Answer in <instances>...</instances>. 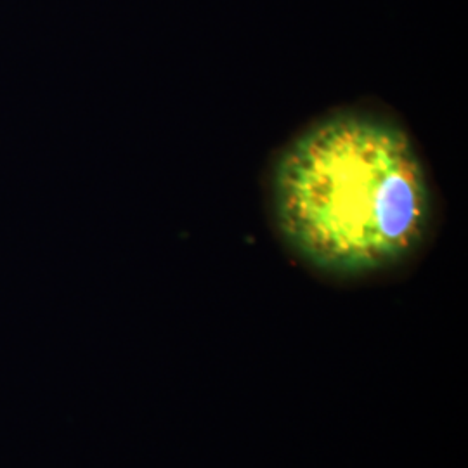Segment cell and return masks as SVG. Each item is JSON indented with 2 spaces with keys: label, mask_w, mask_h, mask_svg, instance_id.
Returning a JSON list of instances; mask_svg holds the SVG:
<instances>
[{
  "label": "cell",
  "mask_w": 468,
  "mask_h": 468,
  "mask_svg": "<svg viewBox=\"0 0 468 468\" xmlns=\"http://www.w3.org/2000/svg\"><path fill=\"white\" fill-rule=\"evenodd\" d=\"M279 242L321 279L361 283L404 269L429 243L434 198L409 132L339 109L281 149L271 176Z\"/></svg>",
  "instance_id": "obj_1"
}]
</instances>
